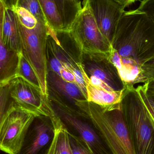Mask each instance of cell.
Instances as JSON below:
<instances>
[{"label":"cell","instance_id":"cell-1","mask_svg":"<svg viewBox=\"0 0 154 154\" xmlns=\"http://www.w3.org/2000/svg\"><path fill=\"white\" fill-rule=\"evenodd\" d=\"M122 57L129 58L140 66L154 57V23L138 10L121 16L112 41Z\"/></svg>","mask_w":154,"mask_h":154},{"label":"cell","instance_id":"cell-2","mask_svg":"<svg viewBox=\"0 0 154 154\" xmlns=\"http://www.w3.org/2000/svg\"><path fill=\"white\" fill-rule=\"evenodd\" d=\"M75 102L84 116L91 121L112 154H136L121 103L102 106L85 99L76 100Z\"/></svg>","mask_w":154,"mask_h":154},{"label":"cell","instance_id":"cell-3","mask_svg":"<svg viewBox=\"0 0 154 154\" xmlns=\"http://www.w3.org/2000/svg\"><path fill=\"white\" fill-rule=\"evenodd\" d=\"M64 31L80 55L93 61L109 62L114 47L105 38L87 7L82 6L70 28Z\"/></svg>","mask_w":154,"mask_h":154},{"label":"cell","instance_id":"cell-4","mask_svg":"<svg viewBox=\"0 0 154 154\" xmlns=\"http://www.w3.org/2000/svg\"><path fill=\"white\" fill-rule=\"evenodd\" d=\"M121 107L136 154H152L154 130L134 86L125 87Z\"/></svg>","mask_w":154,"mask_h":154},{"label":"cell","instance_id":"cell-5","mask_svg":"<svg viewBox=\"0 0 154 154\" xmlns=\"http://www.w3.org/2000/svg\"><path fill=\"white\" fill-rule=\"evenodd\" d=\"M35 116L15 109L7 116L0 131V150L8 154H17Z\"/></svg>","mask_w":154,"mask_h":154},{"label":"cell","instance_id":"cell-6","mask_svg":"<svg viewBox=\"0 0 154 154\" xmlns=\"http://www.w3.org/2000/svg\"><path fill=\"white\" fill-rule=\"evenodd\" d=\"M105 38L112 44L119 22L125 7L113 0H83Z\"/></svg>","mask_w":154,"mask_h":154},{"label":"cell","instance_id":"cell-7","mask_svg":"<svg viewBox=\"0 0 154 154\" xmlns=\"http://www.w3.org/2000/svg\"><path fill=\"white\" fill-rule=\"evenodd\" d=\"M11 97L14 107L31 113L36 117H47L44 109L46 98L40 89L20 77L10 81Z\"/></svg>","mask_w":154,"mask_h":154},{"label":"cell","instance_id":"cell-8","mask_svg":"<svg viewBox=\"0 0 154 154\" xmlns=\"http://www.w3.org/2000/svg\"><path fill=\"white\" fill-rule=\"evenodd\" d=\"M46 117H36L30 126L22 146L17 154H41L45 147L51 142L53 128L47 122ZM51 122V121H50Z\"/></svg>","mask_w":154,"mask_h":154},{"label":"cell","instance_id":"cell-9","mask_svg":"<svg viewBox=\"0 0 154 154\" xmlns=\"http://www.w3.org/2000/svg\"><path fill=\"white\" fill-rule=\"evenodd\" d=\"M44 109L54 132L50 145L44 154H73L69 143V130L60 116L53 110L48 99L45 100Z\"/></svg>","mask_w":154,"mask_h":154},{"label":"cell","instance_id":"cell-10","mask_svg":"<svg viewBox=\"0 0 154 154\" xmlns=\"http://www.w3.org/2000/svg\"><path fill=\"white\" fill-rule=\"evenodd\" d=\"M60 111L61 119L78 133V135L87 143L95 153L110 154L102 139L92 127L68 111L61 109Z\"/></svg>","mask_w":154,"mask_h":154},{"label":"cell","instance_id":"cell-11","mask_svg":"<svg viewBox=\"0 0 154 154\" xmlns=\"http://www.w3.org/2000/svg\"><path fill=\"white\" fill-rule=\"evenodd\" d=\"M75 65L80 70L84 79L87 91L86 100L102 106H114L121 103L125 88L121 90L109 91L94 86L90 82L84 66L81 62H76Z\"/></svg>","mask_w":154,"mask_h":154},{"label":"cell","instance_id":"cell-12","mask_svg":"<svg viewBox=\"0 0 154 154\" xmlns=\"http://www.w3.org/2000/svg\"><path fill=\"white\" fill-rule=\"evenodd\" d=\"M4 6L3 4L0 10V82L2 83L10 82L16 76L20 53L9 49L3 41Z\"/></svg>","mask_w":154,"mask_h":154},{"label":"cell","instance_id":"cell-13","mask_svg":"<svg viewBox=\"0 0 154 154\" xmlns=\"http://www.w3.org/2000/svg\"><path fill=\"white\" fill-rule=\"evenodd\" d=\"M2 37L4 43L9 49L18 53L21 51L20 34L15 13L12 9L6 7L5 5Z\"/></svg>","mask_w":154,"mask_h":154},{"label":"cell","instance_id":"cell-14","mask_svg":"<svg viewBox=\"0 0 154 154\" xmlns=\"http://www.w3.org/2000/svg\"><path fill=\"white\" fill-rule=\"evenodd\" d=\"M64 23L63 30L68 29L82 9L79 0H53Z\"/></svg>","mask_w":154,"mask_h":154},{"label":"cell","instance_id":"cell-15","mask_svg":"<svg viewBox=\"0 0 154 154\" xmlns=\"http://www.w3.org/2000/svg\"><path fill=\"white\" fill-rule=\"evenodd\" d=\"M48 25L56 31L64 29V23L53 0H38Z\"/></svg>","mask_w":154,"mask_h":154},{"label":"cell","instance_id":"cell-16","mask_svg":"<svg viewBox=\"0 0 154 154\" xmlns=\"http://www.w3.org/2000/svg\"><path fill=\"white\" fill-rule=\"evenodd\" d=\"M48 75L53 85L67 97L74 101L77 99H82L81 98L83 97V95L75 84L64 80L60 76L53 71L48 74Z\"/></svg>","mask_w":154,"mask_h":154},{"label":"cell","instance_id":"cell-17","mask_svg":"<svg viewBox=\"0 0 154 154\" xmlns=\"http://www.w3.org/2000/svg\"><path fill=\"white\" fill-rule=\"evenodd\" d=\"M10 91V81L4 83L0 88V131L6 118L15 109Z\"/></svg>","mask_w":154,"mask_h":154},{"label":"cell","instance_id":"cell-18","mask_svg":"<svg viewBox=\"0 0 154 154\" xmlns=\"http://www.w3.org/2000/svg\"><path fill=\"white\" fill-rule=\"evenodd\" d=\"M85 68L90 76L96 77L110 85L116 90H121L124 88L122 81H116L112 75L107 72L101 67L96 64L88 63Z\"/></svg>","mask_w":154,"mask_h":154},{"label":"cell","instance_id":"cell-19","mask_svg":"<svg viewBox=\"0 0 154 154\" xmlns=\"http://www.w3.org/2000/svg\"><path fill=\"white\" fill-rule=\"evenodd\" d=\"M16 77H21L37 88L40 89L37 76L21 51L19 53V64Z\"/></svg>","mask_w":154,"mask_h":154},{"label":"cell","instance_id":"cell-20","mask_svg":"<svg viewBox=\"0 0 154 154\" xmlns=\"http://www.w3.org/2000/svg\"><path fill=\"white\" fill-rule=\"evenodd\" d=\"M135 90L141 100L146 116L154 130V100L152 97L147 95L145 85H138Z\"/></svg>","mask_w":154,"mask_h":154},{"label":"cell","instance_id":"cell-21","mask_svg":"<svg viewBox=\"0 0 154 154\" xmlns=\"http://www.w3.org/2000/svg\"><path fill=\"white\" fill-rule=\"evenodd\" d=\"M69 135L72 154H96L87 143L78 135H76L70 131Z\"/></svg>","mask_w":154,"mask_h":154},{"label":"cell","instance_id":"cell-22","mask_svg":"<svg viewBox=\"0 0 154 154\" xmlns=\"http://www.w3.org/2000/svg\"><path fill=\"white\" fill-rule=\"evenodd\" d=\"M17 6L24 8L39 20L47 23L38 0H18Z\"/></svg>","mask_w":154,"mask_h":154},{"label":"cell","instance_id":"cell-23","mask_svg":"<svg viewBox=\"0 0 154 154\" xmlns=\"http://www.w3.org/2000/svg\"><path fill=\"white\" fill-rule=\"evenodd\" d=\"M64 62L66 66L73 73L74 77H75L76 85L79 87V88L80 90L84 99H87V91H86V86H85L83 76H82L80 70L77 67V66H75L71 62H69V61L68 62L65 60H64Z\"/></svg>","mask_w":154,"mask_h":154},{"label":"cell","instance_id":"cell-24","mask_svg":"<svg viewBox=\"0 0 154 154\" xmlns=\"http://www.w3.org/2000/svg\"><path fill=\"white\" fill-rule=\"evenodd\" d=\"M143 83L154 81V57L141 66Z\"/></svg>","mask_w":154,"mask_h":154},{"label":"cell","instance_id":"cell-25","mask_svg":"<svg viewBox=\"0 0 154 154\" xmlns=\"http://www.w3.org/2000/svg\"><path fill=\"white\" fill-rule=\"evenodd\" d=\"M137 10L145 14L154 23V0H143Z\"/></svg>","mask_w":154,"mask_h":154},{"label":"cell","instance_id":"cell-26","mask_svg":"<svg viewBox=\"0 0 154 154\" xmlns=\"http://www.w3.org/2000/svg\"><path fill=\"white\" fill-rule=\"evenodd\" d=\"M60 76L64 80L68 82L75 84V77L72 72L66 66L64 62V60H62V67L60 71Z\"/></svg>","mask_w":154,"mask_h":154},{"label":"cell","instance_id":"cell-27","mask_svg":"<svg viewBox=\"0 0 154 154\" xmlns=\"http://www.w3.org/2000/svg\"><path fill=\"white\" fill-rule=\"evenodd\" d=\"M54 54L53 57L51 59L50 66L52 71L58 75L60 76V71L62 67V58Z\"/></svg>","mask_w":154,"mask_h":154},{"label":"cell","instance_id":"cell-28","mask_svg":"<svg viewBox=\"0 0 154 154\" xmlns=\"http://www.w3.org/2000/svg\"><path fill=\"white\" fill-rule=\"evenodd\" d=\"M89 80L91 83L94 86H97V87L101 88L104 89L106 90L109 91H114L116 90L115 89L113 88L110 85L108 84L107 83L103 81L96 78V77L90 76L89 77Z\"/></svg>","mask_w":154,"mask_h":154},{"label":"cell","instance_id":"cell-29","mask_svg":"<svg viewBox=\"0 0 154 154\" xmlns=\"http://www.w3.org/2000/svg\"><path fill=\"white\" fill-rule=\"evenodd\" d=\"M144 84L145 85L147 95L150 97H154V81L146 82Z\"/></svg>","mask_w":154,"mask_h":154},{"label":"cell","instance_id":"cell-30","mask_svg":"<svg viewBox=\"0 0 154 154\" xmlns=\"http://www.w3.org/2000/svg\"><path fill=\"white\" fill-rule=\"evenodd\" d=\"M5 6L8 8L14 9L17 4V0H2Z\"/></svg>","mask_w":154,"mask_h":154},{"label":"cell","instance_id":"cell-31","mask_svg":"<svg viewBox=\"0 0 154 154\" xmlns=\"http://www.w3.org/2000/svg\"><path fill=\"white\" fill-rule=\"evenodd\" d=\"M119 4L121 5L122 6H124L125 8L129 6L135 2L137 0H113Z\"/></svg>","mask_w":154,"mask_h":154},{"label":"cell","instance_id":"cell-32","mask_svg":"<svg viewBox=\"0 0 154 154\" xmlns=\"http://www.w3.org/2000/svg\"><path fill=\"white\" fill-rule=\"evenodd\" d=\"M3 5V3L2 2V0H0V10H1V8H2Z\"/></svg>","mask_w":154,"mask_h":154},{"label":"cell","instance_id":"cell-33","mask_svg":"<svg viewBox=\"0 0 154 154\" xmlns=\"http://www.w3.org/2000/svg\"><path fill=\"white\" fill-rule=\"evenodd\" d=\"M4 83H2V82H0V88H1V87H2V86L3 84H4Z\"/></svg>","mask_w":154,"mask_h":154},{"label":"cell","instance_id":"cell-34","mask_svg":"<svg viewBox=\"0 0 154 154\" xmlns=\"http://www.w3.org/2000/svg\"><path fill=\"white\" fill-rule=\"evenodd\" d=\"M152 98L153 99V100H154V97H152Z\"/></svg>","mask_w":154,"mask_h":154},{"label":"cell","instance_id":"cell-35","mask_svg":"<svg viewBox=\"0 0 154 154\" xmlns=\"http://www.w3.org/2000/svg\"><path fill=\"white\" fill-rule=\"evenodd\" d=\"M17 1H18V0H17Z\"/></svg>","mask_w":154,"mask_h":154}]
</instances>
